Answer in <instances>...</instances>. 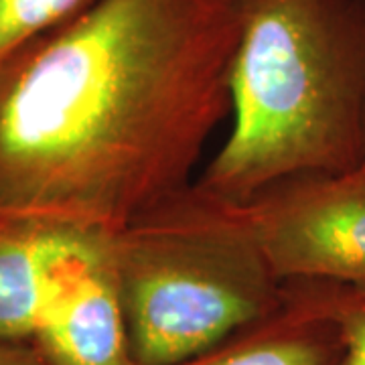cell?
<instances>
[{"instance_id": "8fae6325", "label": "cell", "mask_w": 365, "mask_h": 365, "mask_svg": "<svg viewBox=\"0 0 365 365\" xmlns=\"http://www.w3.org/2000/svg\"><path fill=\"white\" fill-rule=\"evenodd\" d=\"M365 2V0H364ZM359 173H365V157H364V165H361V169H359Z\"/></svg>"}, {"instance_id": "8992f818", "label": "cell", "mask_w": 365, "mask_h": 365, "mask_svg": "<svg viewBox=\"0 0 365 365\" xmlns=\"http://www.w3.org/2000/svg\"><path fill=\"white\" fill-rule=\"evenodd\" d=\"M98 230L0 220V341H29L71 260Z\"/></svg>"}, {"instance_id": "3957f363", "label": "cell", "mask_w": 365, "mask_h": 365, "mask_svg": "<svg viewBox=\"0 0 365 365\" xmlns=\"http://www.w3.org/2000/svg\"><path fill=\"white\" fill-rule=\"evenodd\" d=\"M110 254L136 365L195 359L287 304L237 209L193 185L110 235Z\"/></svg>"}, {"instance_id": "ba28073f", "label": "cell", "mask_w": 365, "mask_h": 365, "mask_svg": "<svg viewBox=\"0 0 365 365\" xmlns=\"http://www.w3.org/2000/svg\"><path fill=\"white\" fill-rule=\"evenodd\" d=\"M93 0H0V69L29 43L81 13Z\"/></svg>"}, {"instance_id": "52a82bcc", "label": "cell", "mask_w": 365, "mask_h": 365, "mask_svg": "<svg viewBox=\"0 0 365 365\" xmlns=\"http://www.w3.org/2000/svg\"><path fill=\"white\" fill-rule=\"evenodd\" d=\"M341 355L339 327L317 287L292 280L278 313L179 365H341Z\"/></svg>"}, {"instance_id": "7a4b0ae2", "label": "cell", "mask_w": 365, "mask_h": 365, "mask_svg": "<svg viewBox=\"0 0 365 365\" xmlns=\"http://www.w3.org/2000/svg\"><path fill=\"white\" fill-rule=\"evenodd\" d=\"M232 128L193 182L244 205L280 182L357 173L365 157L364 0H234Z\"/></svg>"}, {"instance_id": "9c48e42d", "label": "cell", "mask_w": 365, "mask_h": 365, "mask_svg": "<svg viewBox=\"0 0 365 365\" xmlns=\"http://www.w3.org/2000/svg\"><path fill=\"white\" fill-rule=\"evenodd\" d=\"M313 284L339 327L341 365H365V292L327 282Z\"/></svg>"}, {"instance_id": "6da1fadb", "label": "cell", "mask_w": 365, "mask_h": 365, "mask_svg": "<svg viewBox=\"0 0 365 365\" xmlns=\"http://www.w3.org/2000/svg\"><path fill=\"white\" fill-rule=\"evenodd\" d=\"M234 0H93L0 69V220L116 234L230 114Z\"/></svg>"}, {"instance_id": "277c9868", "label": "cell", "mask_w": 365, "mask_h": 365, "mask_svg": "<svg viewBox=\"0 0 365 365\" xmlns=\"http://www.w3.org/2000/svg\"><path fill=\"white\" fill-rule=\"evenodd\" d=\"M234 207L284 282L365 292V173L300 177Z\"/></svg>"}, {"instance_id": "30bf717a", "label": "cell", "mask_w": 365, "mask_h": 365, "mask_svg": "<svg viewBox=\"0 0 365 365\" xmlns=\"http://www.w3.org/2000/svg\"><path fill=\"white\" fill-rule=\"evenodd\" d=\"M0 365H49L29 341H0Z\"/></svg>"}, {"instance_id": "5b68a950", "label": "cell", "mask_w": 365, "mask_h": 365, "mask_svg": "<svg viewBox=\"0 0 365 365\" xmlns=\"http://www.w3.org/2000/svg\"><path fill=\"white\" fill-rule=\"evenodd\" d=\"M100 232L71 260L31 345L49 365H136L110 254Z\"/></svg>"}]
</instances>
